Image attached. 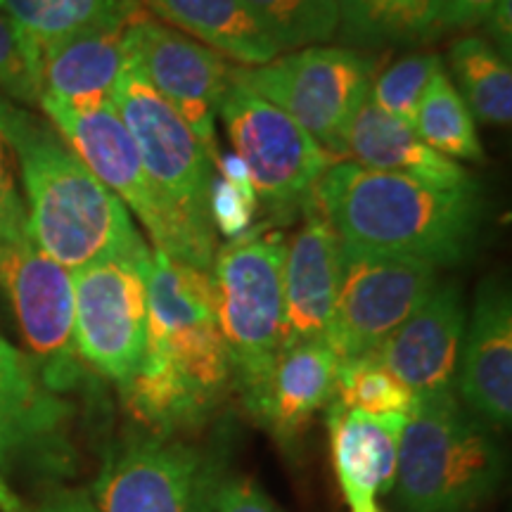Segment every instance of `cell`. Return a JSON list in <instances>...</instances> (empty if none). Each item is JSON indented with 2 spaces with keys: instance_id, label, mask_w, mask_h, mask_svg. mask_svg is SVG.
<instances>
[{
  "instance_id": "obj_36",
  "label": "cell",
  "mask_w": 512,
  "mask_h": 512,
  "mask_svg": "<svg viewBox=\"0 0 512 512\" xmlns=\"http://www.w3.org/2000/svg\"><path fill=\"white\" fill-rule=\"evenodd\" d=\"M486 29H489L491 38L496 41V50L505 60H510V48H512V10L510 0H498L494 10L486 17Z\"/></svg>"
},
{
  "instance_id": "obj_15",
  "label": "cell",
  "mask_w": 512,
  "mask_h": 512,
  "mask_svg": "<svg viewBox=\"0 0 512 512\" xmlns=\"http://www.w3.org/2000/svg\"><path fill=\"white\" fill-rule=\"evenodd\" d=\"M72 406L53 392L34 361L0 337V472L67 470Z\"/></svg>"
},
{
  "instance_id": "obj_38",
  "label": "cell",
  "mask_w": 512,
  "mask_h": 512,
  "mask_svg": "<svg viewBox=\"0 0 512 512\" xmlns=\"http://www.w3.org/2000/svg\"><path fill=\"white\" fill-rule=\"evenodd\" d=\"M0 512H29L27 505L22 503V498H19L15 491H12V486L5 482L3 472H0Z\"/></svg>"
},
{
  "instance_id": "obj_39",
  "label": "cell",
  "mask_w": 512,
  "mask_h": 512,
  "mask_svg": "<svg viewBox=\"0 0 512 512\" xmlns=\"http://www.w3.org/2000/svg\"><path fill=\"white\" fill-rule=\"evenodd\" d=\"M366 512H382V510H380V505H375V508H370V510H366Z\"/></svg>"
},
{
  "instance_id": "obj_1",
  "label": "cell",
  "mask_w": 512,
  "mask_h": 512,
  "mask_svg": "<svg viewBox=\"0 0 512 512\" xmlns=\"http://www.w3.org/2000/svg\"><path fill=\"white\" fill-rule=\"evenodd\" d=\"M145 280V354L121 396L143 425L171 437L214 411L233 370L216 320L211 271L150 249Z\"/></svg>"
},
{
  "instance_id": "obj_14",
  "label": "cell",
  "mask_w": 512,
  "mask_h": 512,
  "mask_svg": "<svg viewBox=\"0 0 512 512\" xmlns=\"http://www.w3.org/2000/svg\"><path fill=\"white\" fill-rule=\"evenodd\" d=\"M131 57L152 88L181 114L214 162L216 114L233 86L226 57L140 10L131 24Z\"/></svg>"
},
{
  "instance_id": "obj_34",
  "label": "cell",
  "mask_w": 512,
  "mask_h": 512,
  "mask_svg": "<svg viewBox=\"0 0 512 512\" xmlns=\"http://www.w3.org/2000/svg\"><path fill=\"white\" fill-rule=\"evenodd\" d=\"M211 512H283L256 486L252 479L245 477H221L216 486L214 505Z\"/></svg>"
},
{
  "instance_id": "obj_13",
  "label": "cell",
  "mask_w": 512,
  "mask_h": 512,
  "mask_svg": "<svg viewBox=\"0 0 512 512\" xmlns=\"http://www.w3.org/2000/svg\"><path fill=\"white\" fill-rule=\"evenodd\" d=\"M219 482L200 448L155 434L107 453L91 501L98 512H211Z\"/></svg>"
},
{
  "instance_id": "obj_28",
  "label": "cell",
  "mask_w": 512,
  "mask_h": 512,
  "mask_svg": "<svg viewBox=\"0 0 512 512\" xmlns=\"http://www.w3.org/2000/svg\"><path fill=\"white\" fill-rule=\"evenodd\" d=\"M332 401L370 418H408L415 406V396L370 354L339 363Z\"/></svg>"
},
{
  "instance_id": "obj_24",
  "label": "cell",
  "mask_w": 512,
  "mask_h": 512,
  "mask_svg": "<svg viewBox=\"0 0 512 512\" xmlns=\"http://www.w3.org/2000/svg\"><path fill=\"white\" fill-rule=\"evenodd\" d=\"M339 29L361 48L418 46L439 31V0H337Z\"/></svg>"
},
{
  "instance_id": "obj_6",
  "label": "cell",
  "mask_w": 512,
  "mask_h": 512,
  "mask_svg": "<svg viewBox=\"0 0 512 512\" xmlns=\"http://www.w3.org/2000/svg\"><path fill=\"white\" fill-rule=\"evenodd\" d=\"M38 107L46 112L50 124L91 169V174L138 216L150 235L152 249H159L181 264L211 271L216 235L197 228L164 200L147 176L136 143L114 105L74 110L57 100L41 98Z\"/></svg>"
},
{
  "instance_id": "obj_20",
  "label": "cell",
  "mask_w": 512,
  "mask_h": 512,
  "mask_svg": "<svg viewBox=\"0 0 512 512\" xmlns=\"http://www.w3.org/2000/svg\"><path fill=\"white\" fill-rule=\"evenodd\" d=\"M328 432L332 465L351 512L375 508L394 489L399 437L406 418H370L330 401Z\"/></svg>"
},
{
  "instance_id": "obj_32",
  "label": "cell",
  "mask_w": 512,
  "mask_h": 512,
  "mask_svg": "<svg viewBox=\"0 0 512 512\" xmlns=\"http://www.w3.org/2000/svg\"><path fill=\"white\" fill-rule=\"evenodd\" d=\"M0 95L17 105H38V57L27 36L0 10Z\"/></svg>"
},
{
  "instance_id": "obj_11",
  "label": "cell",
  "mask_w": 512,
  "mask_h": 512,
  "mask_svg": "<svg viewBox=\"0 0 512 512\" xmlns=\"http://www.w3.org/2000/svg\"><path fill=\"white\" fill-rule=\"evenodd\" d=\"M0 285L43 382L57 394L69 392L83 375L74 339V273L24 235L0 245Z\"/></svg>"
},
{
  "instance_id": "obj_8",
  "label": "cell",
  "mask_w": 512,
  "mask_h": 512,
  "mask_svg": "<svg viewBox=\"0 0 512 512\" xmlns=\"http://www.w3.org/2000/svg\"><path fill=\"white\" fill-rule=\"evenodd\" d=\"M219 114L256 197L278 214L306 207L335 159L290 114L235 79Z\"/></svg>"
},
{
  "instance_id": "obj_4",
  "label": "cell",
  "mask_w": 512,
  "mask_h": 512,
  "mask_svg": "<svg viewBox=\"0 0 512 512\" xmlns=\"http://www.w3.org/2000/svg\"><path fill=\"white\" fill-rule=\"evenodd\" d=\"M503 477V458L486 422L456 392L415 396L401 427L394 489L406 512H467Z\"/></svg>"
},
{
  "instance_id": "obj_29",
  "label": "cell",
  "mask_w": 512,
  "mask_h": 512,
  "mask_svg": "<svg viewBox=\"0 0 512 512\" xmlns=\"http://www.w3.org/2000/svg\"><path fill=\"white\" fill-rule=\"evenodd\" d=\"M283 50L323 46L339 31L337 0H245Z\"/></svg>"
},
{
  "instance_id": "obj_35",
  "label": "cell",
  "mask_w": 512,
  "mask_h": 512,
  "mask_svg": "<svg viewBox=\"0 0 512 512\" xmlns=\"http://www.w3.org/2000/svg\"><path fill=\"white\" fill-rule=\"evenodd\" d=\"M496 3L498 0H439V31L479 27Z\"/></svg>"
},
{
  "instance_id": "obj_9",
  "label": "cell",
  "mask_w": 512,
  "mask_h": 512,
  "mask_svg": "<svg viewBox=\"0 0 512 512\" xmlns=\"http://www.w3.org/2000/svg\"><path fill=\"white\" fill-rule=\"evenodd\" d=\"M439 268L427 261L342 242V271L328 344L337 361H354L380 347L439 283Z\"/></svg>"
},
{
  "instance_id": "obj_19",
  "label": "cell",
  "mask_w": 512,
  "mask_h": 512,
  "mask_svg": "<svg viewBox=\"0 0 512 512\" xmlns=\"http://www.w3.org/2000/svg\"><path fill=\"white\" fill-rule=\"evenodd\" d=\"M342 240L309 202L304 223L285 252L283 268V347L328 342L335 311Z\"/></svg>"
},
{
  "instance_id": "obj_23",
  "label": "cell",
  "mask_w": 512,
  "mask_h": 512,
  "mask_svg": "<svg viewBox=\"0 0 512 512\" xmlns=\"http://www.w3.org/2000/svg\"><path fill=\"white\" fill-rule=\"evenodd\" d=\"M152 15L185 36H195L221 57L261 67L280 55L278 43L252 15L245 0H138Z\"/></svg>"
},
{
  "instance_id": "obj_37",
  "label": "cell",
  "mask_w": 512,
  "mask_h": 512,
  "mask_svg": "<svg viewBox=\"0 0 512 512\" xmlns=\"http://www.w3.org/2000/svg\"><path fill=\"white\" fill-rule=\"evenodd\" d=\"M34 512H98L86 494H60Z\"/></svg>"
},
{
  "instance_id": "obj_33",
  "label": "cell",
  "mask_w": 512,
  "mask_h": 512,
  "mask_svg": "<svg viewBox=\"0 0 512 512\" xmlns=\"http://www.w3.org/2000/svg\"><path fill=\"white\" fill-rule=\"evenodd\" d=\"M29 235L27 207L19 197L15 178H12L8 145L0 138V245Z\"/></svg>"
},
{
  "instance_id": "obj_10",
  "label": "cell",
  "mask_w": 512,
  "mask_h": 512,
  "mask_svg": "<svg viewBox=\"0 0 512 512\" xmlns=\"http://www.w3.org/2000/svg\"><path fill=\"white\" fill-rule=\"evenodd\" d=\"M112 105L164 200L197 228L214 233L209 216L214 162L181 114L145 79L133 57L114 88Z\"/></svg>"
},
{
  "instance_id": "obj_27",
  "label": "cell",
  "mask_w": 512,
  "mask_h": 512,
  "mask_svg": "<svg viewBox=\"0 0 512 512\" xmlns=\"http://www.w3.org/2000/svg\"><path fill=\"white\" fill-rule=\"evenodd\" d=\"M413 131L432 147L434 152L448 159L482 162L484 150L479 143L475 117L458 93L444 69L434 76L422 95L418 112L413 119Z\"/></svg>"
},
{
  "instance_id": "obj_12",
  "label": "cell",
  "mask_w": 512,
  "mask_h": 512,
  "mask_svg": "<svg viewBox=\"0 0 512 512\" xmlns=\"http://www.w3.org/2000/svg\"><path fill=\"white\" fill-rule=\"evenodd\" d=\"M152 249V247H150ZM147 259H105L74 271V339L83 366L124 389L147 335Z\"/></svg>"
},
{
  "instance_id": "obj_7",
  "label": "cell",
  "mask_w": 512,
  "mask_h": 512,
  "mask_svg": "<svg viewBox=\"0 0 512 512\" xmlns=\"http://www.w3.org/2000/svg\"><path fill=\"white\" fill-rule=\"evenodd\" d=\"M373 69L375 62L356 50L311 46L235 69L233 79L290 114L335 159L344 128L368 98Z\"/></svg>"
},
{
  "instance_id": "obj_18",
  "label": "cell",
  "mask_w": 512,
  "mask_h": 512,
  "mask_svg": "<svg viewBox=\"0 0 512 512\" xmlns=\"http://www.w3.org/2000/svg\"><path fill=\"white\" fill-rule=\"evenodd\" d=\"M138 12L93 24L43 48L38 55L41 98L74 110L112 105L114 88L131 64V24Z\"/></svg>"
},
{
  "instance_id": "obj_16",
  "label": "cell",
  "mask_w": 512,
  "mask_h": 512,
  "mask_svg": "<svg viewBox=\"0 0 512 512\" xmlns=\"http://www.w3.org/2000/svg\"><path fill=\"white\" fill-rule=\"evenodd\" d=\"M467 325L458 283H437L430 297L373 354L413 396L453 392Z\"/></svg>"
},
{
  "instance_id": "obj_26",
  "label": "cell",
  "mask_w": 512,
  "mask_h": 512,
  "mask_svg": "<svg viewBox=\"0 0 512 512\" xmlns=\"http://www.w3.org/2000/svg\"><path fill=\"white\" fill-rule=\"evenodd\" d=\"M138 0H0V10L27 36L36 57L50 43L110 19L128 17Z\"/></svg>"
},
{
  "instance_id": "obj_31",
  "label": "cell",
  "mask_w": 512,
  "mask_h": 512,
  "mask_svg": "<svg viewBox=\"0 0 512 512\" xmlns=\"http://www.w3.org/2000/svg\"><path fill=\"white\" fill-rule=\"evenodd\" d=\"M441 69H444V62L437 53L403 55L377 76L368 98L377 110L413 126L422 95Z\"/></svg>"
},
{
  "instance_id": "obj_17",
  "label": "cell",
  "mask_w": 512,
  "mask_h": 512,
  "mask_svg": "<svg viewBox=\"0 0 512 512\" xmlns=\"http://www.w3.org/2000/svg\"><path fill=\"white\" fill-rule=\"evenodd\" d=\"M456 387L486 425L498 430L512 418V302L501 280L479 287L475 309L465 325Z\"/></svg>"
},
{
  "instance_id": "obj_22",
  "label": "cell",
  "mask_w": 512,
  "mask_h": 512,
  "mask_svg": "<svg viewBox=\"0 0 512 512\" xmlns=\"http://www.w3.org/2000/svg\"><path fill=\"white\" fill-rule=\"evenodd\" d=\"M337 370L339 361L328 342H304L280 349L252 418L280 444H292L313 415L332 401Z\"/></svg>"
},
{
  "instance_id": "obj_3",
  "label": "cell",
  "mask_w": 512,
  "mask_h": 512,
  "mask_svg": "<svg viewBox=\"0 0 512 512\" xmlns=\"http://www.w3.org/2000/svg\"><path fill=\"white\" fill-rule=\"evenodd\" d=\"M311 202L344 245L437 268L467 261L482 228L477 183L439 185L351 162L332 164Z\"/></svg>"
},
{
  "instance_id": "obj_25",
  "label": "cell",
  "mask_w": 512,
  "mask_h": 512,
  "mask_svg": "<svg viewBox=\"0 0 512 512\" xmlns=\"http://www.w3.org/2000/svg\"><path fill=\"white\" fill-rule=\"evenodd\" d=\"M451 72L458 93L472 117L494 126L512 119V69L510 60L479 36H463L451 46Z\"/></svg>"
},
{
  "instance_id": "obj_30",
  "label": "cell",
  "mask_w": 512,
  "mask_h": 512,
  "mask_svg": "<svg viewBox=\"0 0 512 512\" xmlns=\"http://www.w3.org/2000/svg\"><path fill=\"white\" fill-rule=\"evenodd\" d=\"M216 174L209 185V216L214 233L228 242L240 240L252 230L259 197L249 181L245 164L235 152H219L214 159Z\"/></svg>"
},
{
  "instance_id": "obj_2",
  "label": "cell",
  "mask_w": 512,
  "mask_h": 512,
  "mask_svg": "<svg viewBox=\"0 0 512 512\" xmlns=\"http://www.w3.org/2000/svg\"><path fill=\"white\" fill-rule=\"evenodd\" d=\"M0 138L17 157L29 235L41 252L72 273L105 259L150 256L124 202L91 174L50 121L0 95Z\"/></svg>"
},
{
  "instance_id": "obj_21",
  "label": "cell",
  "mask_w": 512,
  "mask_h": 512,
  "mask_svg": "<svg viewBox=\"0 0 512 512\" xmlns=\"http://www.w3.org/2000/svg\"><path fill=\"white\" fill-rule=\"evenodd\" d=\"M335 162H351L363 169L406 174L439 185H472V176L413 131L411 124L389 117L366 98L344 128Z\"/></svg>"
},
{
  "instance_id": "obj_5",
  "label": "cell",
  "mask_w": 512,
  "mask_h": 512,
  "mask_svg": "<svg viewBox=\"0 0 512 512\" xmlns=\"http://www.w3.org/2000/svg\"><path fill=\"white\" fill-rule=\"evenodd\" d=\"M280 233H254L216 249L211 280L216 320L230 356L233 382L254 413L283 347V268Z\"/></svg>"
}]
</instances>
